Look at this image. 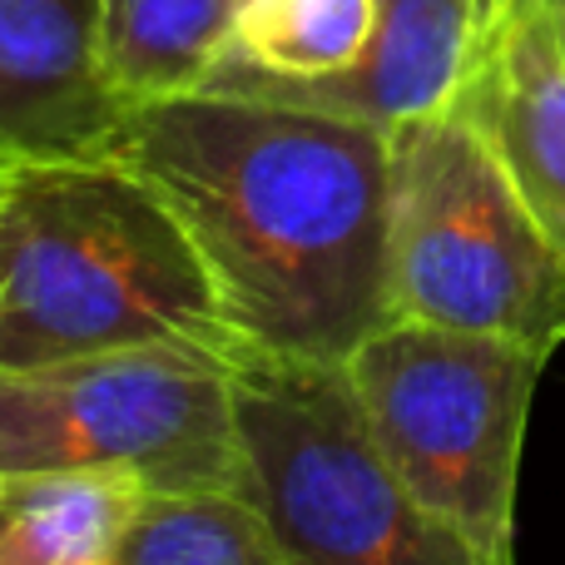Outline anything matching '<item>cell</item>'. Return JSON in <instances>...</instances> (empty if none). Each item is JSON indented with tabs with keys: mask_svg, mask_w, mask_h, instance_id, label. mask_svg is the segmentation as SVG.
<instances>
[{
	"mask_svg": "<svg viewBox=\"0 0 565 565\" xmlns=\"http://www.w3.org/2000/svg\"><path fill=\"white\" fill-rule=\"evenodd\" d=\"M99 149L174 209L244 358L348 362L392 318L387 129L184 89L125 105Z\"/></svg>",
	"mask_w": 565,
	"mask_h": 565,
	"instance_id": "obj_1",
	"label": "cell"
},
{
	"mask_svg": "<svg viewBox=\"0 0 565 565\" xmlns=\"http://www.w3.org/2000/svg\"><path fill=\"white\" fill-rule=\"evenodd\" d=\"M377 0H238L214 70L268 79H322L367 50Z\"/></svg>",
	"mask_w": 565,
	"mask_h": 565,
	"instance_id": "obj_13",
	"label": "cell"
},
{
	"mask_svg": "<svg viewBox=\"0 0 565 565\" xmlns=\"http://www.w3.org/2000/svg\"><path fill=\"white\" fill-rule=\"evenodd\" d=\"M125 471L145 491H244L234 362L184 348L0 367V477Z\"/></svg>",
	"mask_w": 565,
	"mask_h": 565,
	"instance_id": "obj_6",
	"label": "cell"
},
{
	"mask_svg": "<svg viewBox=\"0 0 565 565\" xmlns=\"http://www.w3.org/2000/svg\"><path fill=\"white\" fill-rule=\"evenodd\" d=\"M481 0H377L372 40L348 70L322 79H268L214 70L199 89L278 99V105L322 109V115L362 119L377 129H397L451 109L477 40Z\"/></svg>",
	"mask_w": 565,
	"mask_h": 565,
	"instance_id": "obj_8",
	"label": "cell"
},
{
	"mask_svg": "<svg viewBox=\"0 0 565 565\" xmlns=\"http://www.w3.org/2000/svg\"><path fill=\"white\" fill-rule=\"evenodd\" d=\"M387 139L392 318L507 338L551 358L565 342V254L497 149L457 109L397 125Z\"/></svg>",
	"mask_w": 565,
	"mask_h": 565,
	"instance_id": "obj_3",
	"label": "cell"
},
{
	"mask_svg": "<svg viewBox=\"0 0 565 565\" xmlns=\"http://www.w3.org/2000/svg\"><path fill=\"white\" fill-rule=\"evenodd\" d=\"M109 565H292L274 521L238 487L145 491Z\"/></svg>",
	"mask_w": 565,
	"mask_h": 565,
	"instance_id": "obj_12",
	"label": "cell"
},
{
	"mask_svg": "<svg viewBox=\"0 0 565 565\" xmlns=\"http://www.w3.org/2000/svg\"><path fill=\"white\" fill-rule=\"evenodd\" d=\"M451 109L497 149L565 254V45L541 0H481Z\"/></svg>",
	"mask_w": 565,
	"mask_h": 565,
	"instance_id": "obj_7",
	"label": "cell"
},
{
	"mask_svg": "<svg viewBox=\"0 0 565 565\" xmlns=\"http://www.w3.org/2000/svg\"><path fill=\"white\" fill-rule=\"evenodd\" d=\"M541 10H546V20L556 25V35H561V45H565V0H541Z\"/></svg>",
	"mask_w": 565,
	"mask_h": 565,
	"instance_id": "obj_14",
	"label": "cell"
},
{
	"mask_svg": "<svg viewBox=\"0 0 565 565\" xmlns=\"http://www.w3.org/2000/svg\"><path fill=\"white\" fill-rule=\"evenodd\" d=\"M402 487L481 565H516V477L546 358L507 338L387 318L342 362Z\"/></svg>",
	"mask_w": 565,
	"mask_h": 565,
	"instance_id": "obj_4",
	"label": "cell"
},
{
	"mask_svg": "<svg viewBox=\"0 0 565 565\" xmlns=\"http://www.w3.org/2000/svg\"><path fill=\"white\" fill-rule=\"evenodd\" d=\"M244 491L292 565H481L392 471L342 362L238 358Z\"/></svg>",
	"mask_w": 565,
	"mask_h": 565,
	"instance_id": "obj_5",
	"label": "cell"
},
{
	"mask_svg": "<svg viewBox=\"0 0 565 565\" xmlns=\"http://www.w3.org/2000/svg\"><path fill=\"white\" fill-rule=\"evenodd\" d=\"M125 348L244 358L145 174L109 149L0 159V367Z\"/></svg>",
	"mask_w": 565,
	"mask_h": 565,
	"instance_id": "obj_2",
	"label": "cell"
},
{
	"mask_svg": "<svg viewBox=\"0 0 565 565\" xmlns=\"http://www.w3.org/2000/svg\"><path fill=\"white\" fill-rule=\"evenodd\" d=\"M139 497L125 471L0 477V565H109Z\"/></svg>",
	"mask_w": 565,
	"mask_h": 565,
	"instance_id": "obj_10",
	"label": "cell"
},
{
	"mask_svg": "<svg viewBox=\"0 0 565 565\" xmlns=\"http://www.w3.org/2000/svg\"><path fill=\"white\" fill-rule=\"evenodd\" d=\"M99 60L125 105L199 89L234 25L238 0H95Z\"/></svg>",
	"mask_w": 565,
	"mask_h": 565,
	"instance_id": "obj_11",
	"label": "cell"
},
{
	"mask_svg": "<svg viewBox=\"0 0 565 565\" xmlns=\"http://www.w3.org/2000/svg\"><path fill=\"white\" fill-rule=\"evenodd\" d=\"M119 115L95 0H0V159L85 154Z\"/></svg>",
	"mask_w": 565,
	"mask_h": 565,
	"instance_id": "obj_9",
	"label": "cell"
}]
</instances>
